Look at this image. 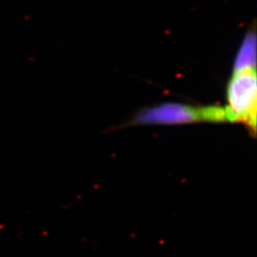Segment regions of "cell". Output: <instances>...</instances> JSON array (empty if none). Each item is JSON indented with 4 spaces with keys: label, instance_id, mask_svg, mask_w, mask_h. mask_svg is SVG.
Wrapping results in <instances>:
<instances>
[{
    "label": "cell",
    "instance_id": "1",
    "mask_svg": "<svg viewBox=\"0 0 257 257\" xmlns=\"http://www.w3.org/2000/svg\"><path fill=\"white\" fill-rule=\"evenodd\" d=\"M256 74L254 71L235 73L227 90L225 108L229 122H242L252 132L256 128Z\"/></svg>",
    "mask_w": 257,
    "mask_h": 257
},
{
    "label": "cell",
    "instance_id": "2",
    "mask_svg": "<svg viewBox=\"0 0 257 257\" xmlns=\"http://www.w3.org/2000/svg\"><path fill=\"white\" fill-rule=\"evenodd\" d=\"M137 124H186L199 121L224 122L227 120L225 108H193L179 103H166L140 111L136 117Z\"/></svg>",
    "mask_w": 257,
    "mask_h": 257
},
{
    "label": "cell",
    "instance_id": "3",
    "mask_svg": "<svg viewBox=\"0 0 257 257\" xmlns=\"http://www.w3.org/2000/svg\"><path fill=\"white\" fill-rule=\"evenodd\" d=\"M256 38L254 34H249L240 47L234 62V72L254 71L256 60Z\"/></svg>",
    "mask_w": 257,
    "mask_h": 257
}]
</instances>
